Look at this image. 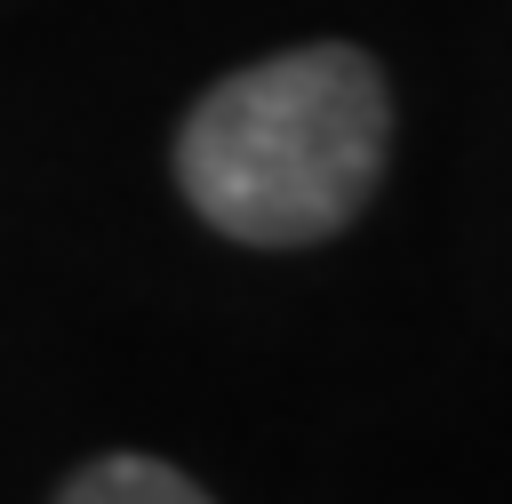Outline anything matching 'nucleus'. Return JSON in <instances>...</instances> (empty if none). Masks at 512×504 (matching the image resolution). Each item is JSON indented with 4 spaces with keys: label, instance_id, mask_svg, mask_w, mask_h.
<instances>
[{
    "label": "nucleus",
    "instance_id": "f03ea898",
    "mask_svg": "<svg viewBox=\"0 0 512 504\" xmlns=\"http://www.w3.org/2000/svg\"><path fill=\"white\" fill-rule=\"evenodd\" d=\"M56 504H216L192 472H176L168 456H144V448H112V456H88Z\"/></svg>",
    "mask_w": 512,
    "mask_h": 504
},
{
    "label": "nucleus",
    "instance_id": "f257e3e1",
    "mask_svg": "<svg viewBox=\"0 0 512 504\" xmlns=\"http://www.w3.org/2000/svg\"><path fill=\"white\" fill-rule=\"evenodd\" d=\"M392 80L352 40H304L256 56L192 96L176 120V192L240 248L336 240L384 184Z\"/></svg>",
    "mask_w": 512,
    "mask_h": 504
}]
</instances>
